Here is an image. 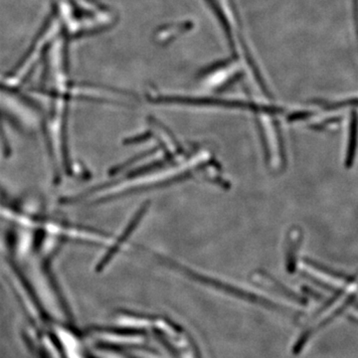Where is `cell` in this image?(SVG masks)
<instances>
[{
  "label": "cell",
  "instance_id": "3957f363",
  "mask_svg": "<svg viewBox=\"0 0 358 358\" xmlns=\"http://www.w3.org/2000/svg\"><path fill=\"white\" fill-rule=\"evenodd\" d=\"M301 242V231L298 228H293L289 231V242H288V262L289 266L294 265L296 262V256L298 254L299 247Z\"/></svg>",
  "mask_w": 358,
  "mask_h": 358
},
{
  "label": "cell",
  "instance_id": "6da1fadb",
  "mask_svg": "<svg viewBox=\"0 0 358 358\" xmlns=\"http://www.w3.org/2000/svg\"><path fill=\"white\" fill-rule=\"evenodd\" d=\"M155 102L176 103V105L200 106V107H219L227 109L250 110L261 114H281L282 109L274 106H264L249 101L228 100L211 96H157Z\"/></svg>",
  "mask_w": 358,
  "mask_h": 358
},
{
  "label": "cell",
  "instance_id": "7a4b0ae2",
  "mask_svg": "<svg viewBox=\"0 0 358 358\" xmlns=\"http://www.w3.org/2000/svg\"><path fill=\"white\" fill-rule=\"evenodd\" d=\"M355 150H357V114L353 113L352 122L350 124L348 148H346L345 166L348 169L352 166Z\"/></svg>",
  "mask_w": 358,
  "mask_h": 358
}]
</instances>
